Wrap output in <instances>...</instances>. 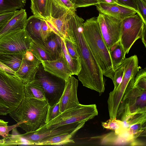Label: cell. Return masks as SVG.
Wrapping results in <instances>:
<instances>
[{
  "label": "cell",
  "instance_id": "cell-1",
  "mask_svg": "<svg viewBox=\"0 0 146 146\" xmlns=\"http://www.w3.org/2000/svg\"><path fill=\"white\" fill-rule=\"evenodd\" d=\"M84 22L76 12L70 13L67 36L74 43L80 58L81 69L77 76L79 80L84 86L102 94L105 89L103 74L85 38Z\"/></svg>",
  "mask_w": 146,
  "mask_h": 146
},
{
  "label": "cell",
  "instance_id": "cell-2",
  "mask_svg": "<svg viewBox=\"0 0 146 146\" xmlns=\"http://www.w3.org/2000/svg\"><path fill=\"white\" fill-rule=\"evenodd\" d=\"M49 105L46 100L24 96L19 106L9 114L26 133L36 131L46 123Z\"/></svg>",
  "mask_w": 146,
  "mask_h": 146
},
{
  "label": "cell",
  "instance_id": "cell-3",
  "mask_svg": "<svg viewBox=\"0 0 146 146\" xmlns=\"http://www.w3.org/2000/svg\"><path fill=\"white\" fill-rule=\"evenodd\" d=\"M83 33L86 41L104 76L113 81L115 73L109 51L102 36L97 17H93L84 21Z\"/></svg>",
  "mask_w": 146,
  "mask_h": 146
},
{
  "label": "cell",
  "instance_id": "cell-4",
  "mask_svg": "<svg viewBox=\"0 0 146 146\" xmlns=\"http://www.w3.org/2000/svg\"><path fill=\"white\" fill-rule=\"evenodd\" d=\"M25 84L17 76L0 68V115L15 110L25 96Z\"/></svg>",
  "mask_w": 146,
  "mask_h": 146
},
{
  "label": "cell",
  "instance_id": "cell-5",
  "mask_svg": "<svg viewBox=\"0 0 146 146\" xmlns=\"http://www.w3.org/2000/svg\"><path fill=\"white\" fill-rule=\"evenodd\" d=\"M122 64L124 72L122 81L117 88L109 93L108 100L110 118H116L120 103L124 95L133 87L135 76L140 68L136 55L125 58Z\"/></svg>",
  "mask_w": 146,
  "mask_h": 146
},
{
  "label": "cell",
  "instance_id": "cell-6",
  "mask_svg": "<svg viewBox=\"0 0 146 146\" xmlns=\"http://www.w3.org/2000/svg\"><path fill=\"white\" fill-rule=\"evenodd\" d=\"M98 114L95 104L84 105L80 104L75 108L64 111L36 131L49 130L60 126L75 122H86Z\"/></svg>",
  "mask_w": 146,
  "mask_h": 146
},
{
  "label": "cell",
  "instance_id": "cell-7",
  "mask_svg": "<svg viewBox=\"0 0 146 146\" xmlns=\"http://www.w3.org/2000/svg\"><path fill=\"white\" fill-rule=\"evenodd\" d=\"M33 81L42 88L49 106H52L59 102L64 90L65 81L45 71L41 63Z\"/></svg>",
  "mask_w": 146,
  "mask_h": 146
},
{
  "label": "cell",
  "instance_id": "cell-8",
  "mask_svg": "<svg viewBox=\"0 0 146 146\" xmlns=\"http://www.w3.org/2000/svg\"><path fill=\"white\" fill-rule=\"evenodd\" d=\"M145 25L137 13L122 20L120 41L125 55L129 53L136 41L141 38Z\"/></svg>",
  "mask_w": 146,
  "mask_h": 146
},
{
  "label": "cell",
  "instance_id": "cell-9",
  "mask_svg": "<svg viewBox=\"0 0 146 146\" xmlns=\"http://www.w3.org/2000/svg\"><path fill=\"white\" fill-rule=\"evenodd\" d=\"M31 41L25 29L9 33L0 38V54H24Z\"/></svg>",
  "mask_w": 146,
  "mask_h": 146
},
{
  "label": "cell",
  "instance_id": "cell-10",
  "mask_svg": "<svg viewBox=\"0 0 146 146\" xmlns=\"http://www.w3.org/2000/svg\"><path fill=\"white\" fill-rule=\"evenodd\" d=\"M137 112H146V90L133 86L124 96L119 107L116 118Z\"/></svg>",
  "mask_w": 146,
  "mask_h": 146
},
{
  "label": "cell",
  "instance_id": "cell-11",
  "mask_svg": "<svg viewBox=\"0 0 146 146\" xmlns=\"http://www.w3.org/2000/svg\"><path fill=\"white\" fill-rule=\"evenodd\" d=\"M99 12L97 20L102 36L109 50L120 40L122 20Z\"/></svg>",
  "mask_w": 146,
  "mask_h": 146
},
{
  "label": "cell",
  "instance_id": "cell-12",
  "mask_svg": "<svg viewBox=\"0 0 146 146\" xmlns=\"http://www.w3.org/2000/svg\"><path fill=\"white\" fill-rule=\"evenodd\" d=\"M85 123L75 122L60 126L49 130L36 131L20 135L29 145H36L39 142L55 136L66 133L74 134L84 126Z\"/></svg>",
  "mask_w": 146,
  "mask_h": 146
},
{
  "label": "cell",
  "instance_id": "cell-13",
  "mask_svg": "<svg viewBox=\"0 0 146 146\" xmlns=\"http://www.w3.org/2000/svg\"><path fill=\"white\" fill-rule=\"evenodd\" d=\"M78 86V80L72 76L66 81L59 102L60 114L67 110L76 108L80 104L77 95Z\"/></svg>",
  "mask_w": 146,
  "mask_h": 146
},
{
  "label": "cell",
  "instance_id": "cell-14",
  "mask_svg": "<svg viewBox=\"0 0 146 146\" xmlns=\"http://www.w3.org/2000/svg\"><path fill=\"white\" fill-rule=\"evenodd\" d=\"M95 6L99 12L121 20L137 13L133 9L117 4L100 3Z\"/></svg>",
  "mask_w": 146,
  "mask_h": 146
},
{
  "label": "cell",
  "instance_id": "cell-15",
  "mask_svg": "<svg viewBox=\"0 0 146 146\" xmlns=\"http://www.w3.org/2000/svg\"><path fill=\"white\" fill-rule=\"evenodd\" d=\"M41 63L45 71L66 81L73 75L68 68L62 55L56 59L42 61Z\"/></svg>",
  "mask_w": 146,
  "mask_h": 146
},
{
  "label": "cell",
  "instance_id": "cell-16",
  "mask_svg": "<svg viewBox=\"0 0 146 146\" xmlns=\"http://www.w3.org/2000/svg\"><path fill=\"white\" fill-rule=\"evenodd\" d=\"M41 20V19L32 15L27 19L24 28L32 41L36 43L46 41L49 36L43 30Z\"/></svg>",
  "mask_w": 146,
  "mask_h": 146
},
{
  "label": "cell",
  "instance_id": "cell-17",
  "mask_svg": "<svg viewBox=\"0 0 146 146\" xmlns=\"http://www.w3.org/2000/svg\"><path fill=\"white\" fill-rule=\"evenodd\" d=\"M62 38L52 32L46 41L39 43L34 42L44 49L50 54L52 60H54L58 58L62 55Z\"/></svg>",
  "mask_w": 146,
  "mask_h": 146
},
{
  "label": "cell",
  "instance_id": "cell-18",
  "mask_svg": "<svg viewBox=\"0 0 146 146\" xmlns=\"http://www.w3.org/2000/svg\"><path fill=\"white\" fill-rule=\"evenodd\" d=\"M27 19L25 9L15 11L13 17L0 29V38L11 32L24 29Z\"/></svg>",
  "mask_w": 146,
  "mask_h": 146
},
{
  "label": "cell",
  "instance_id": "cell-19",
  "mask_svg": "<svg viewBox=\"0 0 146 146\" xmlns=\"http://www.w3.org/2000/svg\"><path fill=\"white\" fill-rule=\"evenodd\" d=\"M40 64L28 60L23 56L21 65L16 72V74L25 84L31 82L35 80Z\"/></svg>",
  "mask_w": 146,
  "mask_h": 146
},
{
  "label": "cell",
  "instance_id": "cell-20",
  "mask_svg": "<svg viewBox=\"0 0 146 146\" xmlns=\"http://www.w3.org/2000/svg\"><path fill=\"white\" fill-rule=\"evenodd\" d=\"M30 8L33 15L49 21L51 19L50 0H31Z\"/></svg>",
  "mask_w": 146,
  "mask_h": 146
},
{
  "label": "cell",
  "instance_id": "cell-21",
  "mask_svg": "<svg viewBox=\"0 0 146 146\" xmlns=\"http://www.w3.org/2000/svg\"><path fill=\"white\" fill-rule=\"evenodd\" d=\"M113 69L114 71L123 63L125 54L119 40L109 49Z\"/></svg>",
  "mask_w": 146,
  "mask_h": 146
},
{
  "label": "cell",
  "instance_id": "cell-22",
  "mask_svg": "<svg viewBox=\"0 0 146 146\" xmlns=\"http://www.w3.org/2000/svg\"><path fill=\"white\" fill-rule=\"evenodd\" d=\"M24 92L25 96L27 98L46 100L42 88L34 81L25 84Z\"/></svg>",
  "mask_w": 146,
  "mask_h": 146
},
{
  "label": "cell",
  "instance_id": "cell-23",
  "mask_svg": "<svg viewBox=\"0 0 146 146\" xmlns=\"http://www.w3.org/2000/svg\"><path fill=\"white\" fill-rule=\"evenodd\" d=\"M24 54H0V62L15 72L19 69Z\"/></svg>",
  "mask_w": 146,
  "mask_h": 146
},
{
  "label": "cell",
  "instance_id": "cell-24",
  "mask_svg": "<svg viewBox=\"0 0 146 146\" xmlns=\"http://www.w3.org/2000/svg\"><path fill=\"white\" fill-rule=\"evenodd\" d=\"M62 55L67 66L72 75L78 76L81 69L80 61L72 58L69 53L65 46L63 38L62 41Z\"/></svg>",
  "mask_w": 146,
  "mask_h": 146
},
{
  "label": "cell",
  "instance_id": "cell-25",
  "mask_svg": "<svg viewBox=\"0 0 146 146\" xmlns=\"http://www.w3.org/2000/svg\"><path fill=\"white\" fill-rule=\"evenodd\" d=\"M120 120L123 122V127L127 129L131 125L137 123H145L146 112H137L122 116Z\"/></svg>",
  "mask_w": 146,
  "mask_h": 146
},
{
  "label": "cell",
  "instance_id": "cell-26",
  "mask_svg": "<svg viewBox=\"0 0 146 146\" xmlns=\"http://www.w3.org/2000/svg\"><path fill=\"white\" fill-rule=\"evenodd\" d=\"M73 133L63 134L50 138L36 144V145H61L69 143H74L71 139Z\"/></svg>",
  "mask_w": 146,
  "mask_h": 146
},
{
  "label": "cell",
  "instance_id": "cell-27",
  "mask_svg": "<svg viewBox=\"0 0 146 146\" xmlns=\"http://www.w3.org/2000/svg\"><path fill=\"white\" fill-rule=\"evenodd\" d=\"M26 3V0H0V14L23 9Z\"/></svg>",
  "mask_w": 146,
  "mask_h": 146
},
{
  "label": "cell",
  "instance_id": "cell-28",
  "mask_svg": "<svg viewBox=\"0 0 146 146\" xmlns=\"http://www.w3.org/2000/svg\"><path fill=\"white\" fill-rule=\"evenodd\" d=\"M22 145H29V143L22 138L20 134H8L0 139V146H13Z\"/></svg>",
  "mask_w": 146,
  "mask_h": 146
},
{
  "label": "cell",
  "instance_id": "cell-29",
  "mask_svg": "<svg viewBox=\"0 0 146 146\" xmlns=\"http://www.w3.org/2000/svg\"><path fill=\"white\" fill-rule=\"evenodd\" d=\"M29 50L35 57L41 62L42 61L53 60L50 54L44 49L32 41Z\"/></svg>",
  "mask_w": 146,
  "mask_h": 146
},
{
  "label": "cell",
  "instance_id": "cell-30",
  "mask_svg": "<svg viewBox=\"0 0 146 146\" xmlns=\"http://www.w3.org/2000/svg\"><path fill=\"white\" fill-rule=\"evenodd\" d=\"M102 125L105 128L114 131L115 134L117 135L124 128L123 122L116 118H110L106 121L102 122Z\"/></svg>",
  "mask_w": 146,
  "mask_h": 146
},
{
  "label": "cell",
  "instance_id": "cell-31",
  "mask_svg": "<svg viewBox=\"0 0 146 146\" xmlns=\"http://www.w3.org/2000/svg\"><path fill=\"white\" fill-rule=\"evenodd\" d=\"M133 139L135 140L141 135L146 130V123H139L132 124L126 129Z\"/></svg>",
  "mask_w": 146,
  "mask_h": 146
},
{
  "label": "cell",
  "instance_id": "cell-32",
  "mask_svg": "<svg viewBox=\"0 0 146 146\" xmlns=\"http://www.w3.org/2000/svg\"><path fill=\"white\" fill-rule=\"evenodd\" d=\"M146 90V70L145 68L139 70L135 78L133 86Z\"/></svg>",
  "mask_w": 146,
  "mask_h": 146
},
{
  "label": "cell",
  "instance_id": "cell-33",
  "mask_svg": "<svg viewBox=\"0 0 146 146\" xmlns=\"http://www.w3.org/2000/svg\"><path fill=\"white\" fill-rule=\"evenodd\" d=\"M67 50L73 59L80 61L76 46L73 42L68 36L63 38Z\"/></svg>",
  "mask_w": 146,
  "mask_h": 146
},
{
  "label": "cell",
  "instance_id": "cell-34",
  "mask_svg": "<svg viewBox=\"0 0 146 146\" xmlns=\"http://www.w3.org/2000/svg\"><path fill=\"white\" fill-rule=\"evenodd\" d=\"M124 72V68L122 64L115 71L113 82L115 90L117 88L121 83Z\"/></svg>",
  "mask_w": 146,
  "mask_h": 146
},
{
  "label": "cell",
  "instance_id": "cell-35",
  "mask_svg": "<svg viewBox=\"0 0 146 146\" xmlns=\"http://www.w3.org/2000/svg\"><path fill=\"white\" fill-rule=\"evenodd\" d=\"M60 114L59 102L52 106H49L46 118L47 123L55 118Z\"/></svg>",
  "mask_w": 146,
  "mask_h": 146
},
{
  "label": "cell",
  "instance_id": "cell-36",
  "mask_svg": "<svg viewBox=\"0 0 146 146\" xmlns=\"http://www.w3.org/2000/svg\"><path fill=\"white\" fill-rule=\"evenodd\" d=\"M76 7H86L98 4L97 0H69Z\"/></svg>",
  "mask_w": 146,
  "mask_h": 146
},
{
  "label": "cell",
  "instance_id": "cell-37",
  "mask_svg": "<svg viewBox=\"0 0 146 146\" xmlns=\"http://www.w3.org/2000/svg\"><path fill=\"white\" fill-rule=\"evenodd\" d=\"M139 15L146 24V1L144 0H136Z\"/></svg>",
  "mask_w": 146,
  "mask_h": 146
},
{
  "label": "cell",
  "instance_id": "cell-38",
  "mask_svg": "<svg viewBox=\"0 0 146 146\" xmlns=\"http://www.w3.org/2000/svg\"><path fill=\"white\" fill-rule=\"evenodd\" d=\"M117 1L118 4L133 9L139 14L136 0H117Z\"/></svg>",
  "mask_w": 146,
  "mask_h": 146
},
{
  "label": "cell",
  "instance_id": "cell-39",
  "mask_svg": "<svg viewBox=\"0 0 146 146\" xmlns=\"http://www.w3.org/2000/svg\"><path fill=\"white\" fill-rule=\"evenodd\" d=\"M15 11L0 14V29L5 25L14 15Z\"/></svg>",
  "mask_w": 146,
  "mask_h": 146
},
{
  "label": "cell",
  "instance_id": "cell-40",
  "mask_svg": "<svg viewBox=\"0 0 146 146\" xmlns=\"http://www.w3.org/2000/svg\"><path fill=\"white\" fill-rule=\"evenodd\" d=\"M61 5L70 11L76 12V7L69 0H56Z\"/></svg>",
  "mask_w": 146,
  "mask_h": 146
},
{
  "label": "cell",
  "instance_id": "cell-41",
  "mask_svg": "<svg viewBox=\"0 0 146 146\" xmlns=\"http://www.w3.org/2000/svg\"><path fill=\"white\" fill-rule=\"evenodd\" d=\"M24 57L28 60L38 64H41V62L37 59L32 52L29 50H27L24 55Z\"/></svg>",
  "mask_w": 146,
  "mask_h": 146
},
{
  "label": "cell",
  "instance_id": "cell-42",
  "mask_svg": "<svg viewBox=\"0 0 146 146\" xmlns=\"http://www.w3.org/2000/svg\"><path fill=\"white\" fill-rule=\"evenodd\" d=\"M0 68L10 74L17 76L15 72L12 70L8 66L0 62Z\"/></svg>",
  "mask_w": 146,
  "mask_h": 146
},
{
  "label": "cell",
  "instance_id": "cell-43",
  "mask_svg": "<svg viewBox=\"0 0 146 146\" xmlns=\"http://www.w3.org/2000/svg\"><path fill=\"white\" fill-rule=\"evenodd\" d=\"M146 25H145L144 26L141 38L142 42L144 44L145 47H146Z\"/></svg>",
  "mask_w": 146,
  "mask_h": 146
},
{
  "label": "cell",
  "instance_id": "cell-44",
  "mask_svg": "<svg viewBox=\"0 0 146 146\" xmlns=\"http://www.w3.org/2000/svg\"><path fill=\"white\" fill-rule=\"evenodd\" d=\"M98 3H106L110 4H117V0H97Z\"/></svg>",
  "mask_w": 146,
  "mask_h": 146
},
{
  "label": "cell",
  "instance_id": "cell-45",
  "mask_svg": "<svg viewBox=\"0 0 146 146\" xmlns=\"http://www.w3.org/2000/svg\"><path fill=\"white\" fill-rule=\"evenodd\" d=\"M8 123V122L6 121L0 119V126H7Z\"/></svg>",
  "mask_w": 146,
  "mask_h": 146
},
{
  "label": "cell",
  "instance_id": "cell-46",
  "mask_svg": "<svg viewBox=\"0 0 146 146\" xmlns=\"http://www.w3.org/2000/svg\"><path fill=\"white\" fill-rule=\"evenodd\" d=\"M144 0L145 1H146V0Z\"/></svg>",
  "mask_w": 146,
  "mask_h": 146
}]
</instances>
